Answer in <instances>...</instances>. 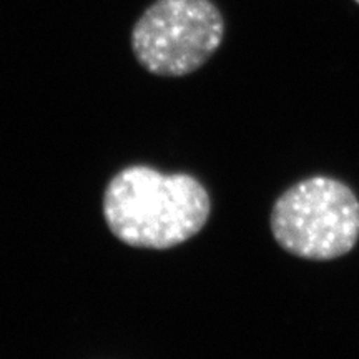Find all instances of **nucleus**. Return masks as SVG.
<instances>
[{"label":"nucleus","mask_w":359,"mask_h":359,"mask_svg":"<svg viewBox=\"0 0 359 359\" xmlns=\"http://www.w3.org/2000/svg\"><path fill=\"white\" fill-rule=\"evenodd\" d=\"M210 212V195L198 180L143 165L116 173L103 196L110 231L135 248L167 250L185 243L201 231Z\"/></svg>","instance_id":"1"},{"label":"nucleus","mask_w":359,"mask_h":359,"mask_svg":"<svg viewBox=\"0 0 359 359\" xmlns=\"http://www.w3.org/2000/svg\"><path fill=\"white\" fill-rule=\"evenodd\" d=\"M269 224L276 243L293 257L330 262L358 243L359 200L346 183L316 175L283 193Z\"/></svg>","instance_id":"2"},{"label":"nucleus","mask_w":359,"mask_h":359,"mask_svg":"<svg viewBox=\"0 0 359 359\" xmlns=\"http://www.w3.org/2000/svg\"><path fill=\"white\" fill-rule=\"evenodd\" d=\"M224 19L212 0H156L132 30L138 64L160 77L198 70L218 50Z\"/></svg>","instance_id":"3"},{"label":"nucleus","mask_w":359,"mask_h":359,"mask_svg":"<svg viewBox=\"0 0 359 359\" xmlns=\"http://www.w3.org/2000/svg\"><path fill=\"white\" fill-rule=\"evenodd\" d=\"M354 2H356V4H358V6H359V0H354Z\"/></svg>","instance_id":"4"}]
</instances>
